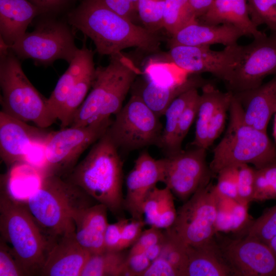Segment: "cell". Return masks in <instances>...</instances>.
Segmentation results:
<instances>
[{
    "mask_svg": "<svg viewBox=\"0 0 276 276\" xmlns=\"http://www.w3.org/2000/svg\"><path fill=\"white\" fill-rule=\"evenodd\" d=\"M66 20L89 37L101 55L110 56L130 48L149 52L159 48L160 38L155 32L117 14L100 0H81L68 12Z\"/></svg>",
    "mask_w": 276,
    "mask_h": 276,
    "instance_id": "cell-1",
    "label": "cell"
},
{
    "mask_svg": "<svg viewBox=\"0 0 276 276\" xmlns=\"http://www.w3.org/2000/svg\"><path fill=\"white\" fill-rule=\"evenodd\" d=\"M63 179L105 205L118 219L124 218L123 162L106 132Z\"/></svg>",
    "mask_w": 276,
    "mask_h": 276,
    "instance_id": "cell-2",
    "label": "cell"
},
{
    "mask_svg": "<svg viewBox=\"0 0 276 276\" xmlns=\"http://www.w3.org/2000/svg\"><path fill=\"white\" fill-rule=\"evenodd\" d=\"M1 238L12 248L28 275H40L57 238L49 235L29 211L25 201L1 188Z\"/></svg>",
    "mask_w": 276,
    "mask_h": 276,
    "instance_id": "cell-3",
    "label": "cell"
},
{
    "mask_svg": "<svg viewBox=\"0 0 276 276\" xmlns=\"http://www.w3.org/2000/svg\"><path fill=\"white\" fill-rule=\"evenodd\" d=\"M139 73L135 64L122 52L110 56L107 65L96 68L90 91L70 126H85L118 113Z\"/></svg>",
    "mask_w": 276,
    "mask_h": 276,
    "instance_id": "cell-4",
    "label": "cell"
},
{
    "mask_svg": "<svg viewBox=\"0 0 276 276\" xmlns=\"http://www.w3.org/2000/svg\"><path fill=\"white\" fill-rule=\"evenodd\" d=\"M228 112L227 129L214 147L209 165L213 176L226 167L251 164L260 169L276 163V145L267 132L245 123L241 104L234 94Z\"/></svg>",
    "mask_w": 276,
    "mask_h": 276,
    "instance_id": "cell-5",
    "label": "cell"
},
{
    "mask_svg": "<svg viewBox=\"0 0 276 276\" xmlns=\"http://www.w3.org/2000/svg\"><path fill=\"white\" fill-rule=\"evenodd\" d=\"M26 203L42 228L57 238L75 231L73 216L76 212L99 202L62 177L46 175Z\"/></svg>",
    "mask_w": 276,
    "mask_h": 276,
    "instance_id": "cell-6",
    "label": "cell"
},
{
    "mask_svg": "<svg viewBox=\"0 0 276 276\" xmlns=\"http://www.w3.org/2000/svg\"><path fill=\"white\" fill-rule=\"evenodd\" d=\"M0 86L2 111L25 122L46 128L57 120L47 99L25 75L20 59L0 39Z\"/></svg>",
    "mask_w": 276,
    "mask_h": 276,
    "instance_id": "cell-7",
    "label": "cell"
},
{
    "mask_svg": "<svg viewBox=\"0 0 276 276\" xmlns=\"http://www.w3.org/2000/svg\"><path fill=\"white\" fill-rule=\"evenodd\" d=\"M67 22L47 18L38 22L31 32H26L8 47L22 60L30 59L38 65L48 66L58 59L69 64L78 52Z\"/></svg>",
    "mask_w": 276,
    "mask_h": 276,
    "instance_id": "cell-8",
    "label": "cell"
},
{
    "mask_svg": "<svg viewBox=\"0 0 276 276\" xmlns=\"http://www.w3.org/2000/svg\"><path fill=\"white\" fill-rule=\"evenodd\" d=\"M219 199L211 182L201 187L179 208L175 222L165 229V234L187 246L209 241L217 234Z\"/></svg>",
    "mask_w": 276,
    "mask_h": 276,
    "instance_id": "cell-9",
    "label": "cell"
},
{
    "mask_svg": "<svg viewBox=\"0 0 276 276\" xmlns=\"http://www.w3.org/2000/svg\"><path fill=\"white\" fill-rule=\"evenodd\" d=\"M111 122L109 119L85 126H69L50 132L44 144L46 163L42 176L65 177L84 151L106 133Z\"/></svg>",
    "mask_w": 276,
    "mask_h": 276,
    "instance_id": "cell-10",
    "label": "cell"
},
{
    "mask_svg": "<svg viewBox=\"0 0 276 276\" xmlns=\"http://www.w3.org/2000/svg\"><path fill=\"white\" fill-rule=\"evenodd\" d=\"M163 129L159 118L133 93L115 115L106 133L118 149L134 151L157 145Z\"/></svg>",
    "mask_w": 276,
    "mask_h": 276,
    "instance_id": "cell-11",
    "label": "cell"
},
{
    "mask_svg": "<svg viewBox=\"0 0 276 276\" xmlns=\"http://www.w3.org/2000/svg\"><path fill=\"white\" fill-rule=\"evenodd\" d=\"M206 149L194 148L162 158V182L179 200L185 202L213 176L206 161Z\"/></svg>",
    "mask_w": 276,
    "mask_h": 276,
    "instance_id": "cell-12",
    "label": "cell"
},
{
    "mask_svg": "<svg viewBox=\"0 0 276 276\" xmlns=\"http://www.w3.org/2000/svg\"><path fill=\"white\" fill-rule=\"evenodd\" d=\"M271 75H276V32L241 45L232 77L226 83L228 91L234 94L255 88Z\"/></svg>",
    "mask_w": 276,
    "mask_h": 276,
    "instance_id": "cell-13",
    "label": "cell"
},
{
    "mask_svg": "<svg viewBox=\"0 0 276 276\" xmlns=\"http://www.w3.org/2000/svg\"><path fill=\"white\" fill-rule=\"evenodd\" d=\"M241 45L226 46L221 51L210 46L174 45L170 47L168 59L189 74L209 73L228 82L239 58Z\"/></svg>",
    "mask_w": 276,
    "mask_h": 276,
    "instance_id": "cell-14",
    "label": "cell"
},
{
    "mask_svg": "<svg viewBox=\"0 0 276 276\" xmlns=\"http://www.w3.org/2000/svg\"><path fill=\"white\" fill-rule=\"evenodd\" d=\"M217 242L235 276H276V256L268 245L247 237Z\"/></svg>",
    "mask_w": 276,
    "mask_h": 276,
    "instance_id": "cell-15",
    "label": "cell"
},
{
    "mask_svg": "<svg viewBox=\"0 0 276 276\" xmlns=\"http://www.w3.org/2000/svg\"><path fill=\"white\" fill-rule=\"evenodd\" d=\"M50 132L0 111V156L8 168L24 162L31 147Z\"/></svg>",
    "mask_w": 276,
    "mask_h": 276,
    "instance_id": "cell-16",
    "label": "cell"
},
{
    "mask_svg": "<svg viewBox=\"0 0 276 276\" xmlns=\"http://www.w3.org/2000/svg\"><path fill=\"white\" fill-rule=\"evenodd\" d=\"M163 166L161 159H156L147 152H142L126 179L127 193L125 210L136 220H143L144 201L156 183L162 182Z\"/></svg>",
    "mask_w": 276,
    "mask_h": 276,
    "instance_id": "cell-17",
    "label": "cell"
},
{
    "mask_svg": "<svg viewBox=\"0 0 276 276\" xmlns=\"http://www.w3.org/2000/svg\"><path fill=\"white\" fill-rule=\"evenodd\" d=\"M91 254L77 241L75 231L58 237L40 275L80 276Z\"/></svg>",
    "mask_w": 276,
    "mask_h": 276,
    "instance_id": "cell-18",
    "label": "cell"
},
{
    "mask_svg": "<svg viewBox=\"0 0 276 276\" xmlns=\"http://www.w3.org/2000/svg\"><path fill=\"white\" fill-rule=\"evenodd\" d=\"M234 95L241 104L245 123L267 132L269 120L276 112V75L258 87Z\"/></svg>",
    "mask_w": 276,
    "mask_h": 276,
    "instance_id": "cell-19",
    "label": "cell"
},
{
    "mask_svg": "<svg viewBox=\"0 0 276 276\" xmlns=\"http://www.w3.org/2000/svg\"><path fill=\"white\" fill-rule=\"evenodd\" d=\"M107 211L105 205L97 203L79 210L73 216L76 239L91 255L105 250L104 235L108 224Z\"/></svg>",
    "mask_w": 276,
    "mask_h": 276,
    "instance_id": "cell-20",
    "label": "cell"
},
{
    "mask_svg": "<svg viewBox=\"0 0 276 276\" xmlns=\"http://www.w3.org/2000/svg\"><path fill=\"white\" fill-rule=\"evenodd\" d=\"M245 36L238 28L230 24L209 25L199 22L198 19L173 35L170 47L174 45L210 46L220 44L226 46L237 43Z\"/></svg>",
    "mask_w": 276,
    "mask_h": 276,
    "instance_id": "cell-21",
    "label": "cell"
},
{
    "mask_svg": "<svg viewBox=\"0 0 276 276\" xmlns=\"http://www.w3.org/2000/svg\"><path fill=\"white\" fill-rule=\"evenodd\" d=\"M40 14V9L29 0H0V39L11 46Z\"/></svg>",
    "mask_w": 276,
    "mask_h": 276,
    "instance_id": "cell-22",
    "label": "cell"
},
{
    "mask_svg": "<svg viewBox=\"0 0 276 276\" xmlns=\"http://www.w3.org/2000/svg\"><path fill=\"white\" fill-rule=\"evenodd\" d=\"M199 22L209 25L230 24L240 29L244 35L254 38L266 34L252 22L247 0H214L206 12L198 18Z\"/></svg>",
    "mask_w": 276,
    "mask_h": 276,
    "instance_id": "cell-23",
    "label": "cell"
},
{
    "mask_svg": "<svg viewBox=\"0 0 276 276\" xmlns=\"http://www.w3.org/2000/svg\"><path fill=\"white\" fill-rule=\"evenodd\" d=\"M188 261L183 276H235L216 239L197 246H187Z\"/></svg>",
    "mask_w": 276,
    "mask_h": 276,
    "instance_id": "cell-24",
    "label": "cell"
},
{
    "mask_svg": "<svg viewBox=\"0 0 276 276\" xmlns=\"http://www.w3.org/2000/svg\"><path fill=\"white\" fill-rule=\"evenodd\" d=\"M94 55V52L88 49L85 43L83 44L47 99L49 107L57 120L61 108L72 90L85 72L95 64Z\"/></svg>",
    "mask_w": 276,
    "mask_h": 276,
    "instance_id": "cell-25",
    "label": "cell"
},
{
    "mask_svg": "<svg viewBox=\"0 0 276 276\" xmlns=\"http://www.w3.org/2000/svg\"><path fill=\"white\" fill-rule=\"evenodd\" d=\"M208 82L199 76H192L183 83L173 85H161L148 80L137 92L145 103L159 117L164 115L170 104L185 91L201 87Z\"/></svg>",
    "mask_w": 276,
    "mask_h": 276,
    "instance_id": "cell-26",
    "label": "cell"
},
{
    "mask_svg": "<svg viewBox=\"0 0 276 276\" xmlns=\"http://www.w3.org/2000/svg\"><path fill=\"white\" fill-rule=\"evenodd\" d=\"M196 117L195 136L192 145L196 147L208 149L207 140L210 122L218 108L226 101L232 98L233 94L223 93L209 82L201 87Z\"/></svg>",
    "mask_w": 276,
    "mask_h": 276,
    "instance_id": "cell-27",
    "label": "cell"
},
{
    "mask_svg": "<svg viewBox=\"0 0 276 276\" xmlns=\"http://www.w3.org/2000/svg\"><path fill=\"white\" fill-rule=\"evenodd\" d=\"M174 195L167 187H155L147 196L143 207L145 221L151 227L159 229L170 227L177 216Z\"/></svg>",
    "mask_w": 276,
    "mask_h": 276,
    "instance_id": "cell-28",
    "label": "cell"
},
{
    "mask_svg": "<svg viewBox=\"0 0 276 276\" xmlns=\"http://www.w3.org/2000/svg\"><path fill=\"white\" fill-rule=\"evenodd\" d=\"M248 204L219 197L216 221L217 233L219 232H242L251 224Z\"/></svg>",
    "mask_w": 276,
    "mask_h": 276,
    "instance_id": "cell-29",
    "label": "cell"
},
{
    "mask_svg": "<svg viewBox=\"0 0 276 276\" xmlns=\"http://www.w3.org/2000/svg\"><path fill=\"white\" fill-rule=\"evenodd\" d=\"M128 255L125 249L91 255L80 276H128Z\"/></svg>",
    "mask_w": 276,
    "mask_h": 276,
    "instance_id": "cell-30",
    "label": "cell"
},
{
    "mask_svg": "<svg viewBox=\"0 0 276 276\" xmlns=\"http://www.w3.org/2000/svg\"><path fill=\"white\" fill-rule=\"evenodd\" d=\"M198 88H191L177 97L165 112V124L157 145L166 154L170 155L172 151L173 141L181 116L189 102L198 93Z\"/></svg>",
    "mask_w": 276,
    "mask_h": 276,
    "instance_id": "cell-31",
    "label": "cell"
},
{
    "mask_svg": "<svg viewBox=\"0 0 276 276\" xmlns=\"http://www.w3.org/2000/svg\"><path fill=\"white\" fill-rule=\"evenodd\" d=\"M95 71V64L90 66L81 76L68 96L58 117L61 128L70 126L75 113L91 88Z\"/></svg>",
    "mask_w": 276,
    "mask_h": 276,
    "instance_id": "cell-32",
    "label": "cell"
},
{
    "mask_svg": "<svg viewBox=\"0 0 276 276\" xmlns=\"http://www.w3.org/2000/svg\"><path fill=\"white\" fill-rule=\"evenodd\" d=\"M188 0H166L163 28L172 35L197 20Z\"/></svg>",
    "mask_w": 276,
    "mask_h": 276,
    "instance_id": "cell-33",
    "label": "cell"
},
{
    "mask_svg": "<svg viewBox=\"0 0 276 276\" xmlns=\"http://www.w3.org/2000/svg\"><path fill=\"white\" fill-rule=\"evenodd\" d=\"M244 237L255 239L267 245L276 235V205L266 210L244 232Z\"/></svg>",
    "mask_w": 276,
    "mask_h": 276,
    "instance_id": "cell-34",
    "label": "cell"
},
{
    "mask_svg": "<svg viewBox=\"0 0 276 276\" xmlns=\"http://www.w3.org/2000/svg\"><path fill=\"white\" fill-rule=\"evenodd\" d=\"M276 199V163L256 169L253 201Z\"/></svg>",
    "mask_w": 276,
    "mask_h": 276,
    "instance_id": "cell-35",
    "label": "cell"
},
{
    "mask_svg": "<svg viewBox=\"0 0 276 276\" xmlns=\"http://www.w3.org/2000/svg\"><path fill=\"white\" fill-rule=\"evenodd\" d=\"M250 19L257 28L266 25L276 32V0H247Z\"/></svg>",
    "mask_w": 276,
    "mask_h": 276,
    "instance_id": "cell-36",
    "label": "cell"
},
{
    "mask_svg": "<svg viewBox=\"0 0 276 276\" xmlns=\"http://www.w3.org/2000/svg\"><path fill=\"white\" fill-rule=\"evenodd\" d=\"M166 0H139L137 13L145 28L155 32L163 28Z\"/></svg>",
    "mask_w": 276,
    "mask_h": 276,
    "instance_id": "cell-37",
    "label": "cell"
},
{
    "mask_svg": "<svg viewBox=\"0 0 276 276\" xmlns=\"http://www.w3.org/2000/svg\"><path fill=\"white\" fill-rule=\"evenodd\" d=\"M199 97L200 94H197L185 107L177 127L170 155L182 150V142L197 117Z\"/></svg>",
    "mask_w": 276,
    "mask_h": 276,
    "instance_id": "cell-38",
    "label": "cell"
},
{
    "mask_svg": "<svg viewBox=\"0 0 276 276\" xmlns=\"http://www.w3.org/2000/svg\"><path fill=\"white\" fill-rule=\"evenodd\" d=\"M236 167L238 201L249 204L253 201L256 168L248 164H242Z\"/></svg>",
    "mask_w": 276,
    "mask_h": 276,
    "instance_id": "cell-39",
    "label": "cell"
},
{
    "mask_svg": "<svg viewBox=\"0 0 276 276\" xmlns=\"http://www.w3.org/2000/svg\"><path fill=\"white\" fill-rule=\"evenodd\" d=\"M217 176V182L214 187L219 196L238 201L237 167L225 168Z\"/></svg>",
    "mask_w": 276,
    "mask_h": 276,
    "instance_id": "cell-40",
    "label": "cell"
},
{
    "mask_svg": "<svg viewBox=\"0 0 276 276\" xmlns=\"http://www.w3.org/2000/svg\"><path fill=\"white\" fill-rule=\"evenodd\" d=\"M0 238V276H25L27 272L13 249Z\"/></svg>",
    "mask_w": 276,
    "mask_h": 276,
    "instance_id": "cell-41",
    "label": "cell"
},
{
    "mask_svg": "<svg viewBox=\"0 0 276 276\" xmlns=\"http://www.w3.org/2000/svg\"><path fill=\"white\" fill-rule=\"evenodd\" d=\"M232 98L224 102L218 108L210 122L208 134V148L211 147L224 130Z\"/></svg>",
    "mask_w": 276,
    "mask_h": 276,
    "instance_id": "cell-42",
    "label": "cell"
},
{
    "mask_svg": "<svg viewBox=\"0 0 276 276\" xmlns=\"http://www.w3.org/2000/svg\"><path fill=\"white\" fill-rule=\"evenodd\" d=\"M165 238L161 229L151 227L143 231L137 240L131 246L129 254L144 253L150 246L163 241Z\"/></svg>",
    "mask_w": 276,
    "mask_h": 276,
    "instance_id": "cell-43",
    "label": "cell"
},
{
    "mask_svg": "<svg viewBox=\"0 0 276 276\" xmlns=\"http://www.w3.org/2000/svg\"><path fill=\"white\" fill-rule=\"evenodd\" d=\"M146 224L144 220H128L122 229L120 250L126 249L137 240Z\"/></svg>",
    "mask_w": 276,
    "mask_h": 276,
    "instance_id": "cell-44",
    "label": "cell"
},
{
    "mask_svg": "<svg viewBox=\"0 0 276 276\" xmlns=\"http://www.w3.org/2000/svg\"><path fill=\"white\" fill-rule=\"evenodd\" d=\"M128 219L122 218L113 223H108L104 235V247L105 250H120L122 232Z\"/></svg>",
    "mask_w": 276,
    "mask_h": 276,
    "instance_id": "cell-45",
    "label": "cell"
},
{
    "mask_svg": "<svg viewBox=\"0 0 276 276\" xmlns=\"http://www.w3.org/2000/svg\"><path fill=\"white\" fill-rule=\"evenodd\" d=\"M142 276H179L176 269L164 257L152 261Z\"/></svg>",
    "mask_w": 276,
    "mask_h": 276,
    "instance_id": "cell-46",
    "label": "cell"
},
{
    "mask_svg": "<svg viewBox=\"0 0 276 276\" xmlns=\"http://www.w3.org/2000/svg\"><path fill=\"white\" fill-rule=\"evenodd\" d=\"M151 263L145 253L129 254L127 259L128 276H142Z\"/></svg>",
    "mask_w": 276,
    "mask_h": 276,
    "instance_id": "cell-47",
    "label": "cell"
},
{
    "mask_svg": "<svg viewBox=\"0 0 276 276\" xmlns=\"http://www.w3.org/2000/svg\"><path fill=\"white\" fill-rule=\"evenodd\" d=\"M108 8L133 21L137 13L127 0H100Z\"/></svg>",
    "mask_w": 276,
    "mask_h": 276,
    "instance_id": "cell-48",
    "label": "cell"
},
{
    "mask_svg": "<svg viewBox=\"0 0 276 276\" xmlns=\"http://www.w3.org/2000/svg\"><path fill=\"white\" fill-rule=\"evenodd\" d=\"M36 6L42 14H54L66 8L73 0H29Z\"/></svg>",
    "mask_w": 276,
    "mask_h": 276,
    "instance_id": "cell-49",
    "label": "cell"
},
{
    "mask_svg": "<svg viewBox=\"0 0 276 276\" xmlns=\"http://www.w3.org/2000/svg\"><path fill=\"white\" fill-rule=\"evenodd\" d=\"M197 18L204 15L211 7L214 0H188Z\"/></svg>",
    "mask_w": 276,
    "mask_h": 276,
    "instance_id": "cell-50",
    "label": "cell"
},
{
    "mask_svg": "<svg viewBox=\"0 0 276 276\" xmlns=\"http://www.w3.org/2000/svg\"><path fill=\"white\" fill-rule=\"evenodd\" d=\"M165 239L162 242L150 246L145 251V253L146 255L151 262L160 255L163 248Z\"/></svg>",
    "mask_w": 276,
    "mask_h": 276,
    "instance_id": "cell-51",
    "label": "cell"
},
{
    "mask_svg": "<svg viewBox=\"0 0 276 276\" xmlns=\"http://www.w3.org/2000/svg\"><path fill=\"white\" fill-rule=\"evenodd\" d=\"M267 245L276 256V235L269 241Z\"/></svg>",
    "mask_w": 276,
    "mask_h": 276,
    "instance_id": "cell-52",
    "label": "cell"
},
{
    "mask_svg": "<svg viewBox=\"0 0 276 276\" xmlns=\"http://www.w3.org/2000/svg\"><path fill=\"white\" fill-rule=\"evenodd\" d=\"M137 13V7L139 0H127Z\"/></svg>",
    "mask_w": 276,
    "mask_h": 276,
    "instance_id": "cell-53",
    "label": "cell"
},
{
    "mask_svg": "<svg viewBox=\"0 0 276 276\" xmlns=\"http://www.w3.org/2000/svg\"><path fill=\"white\" fill-rule=\"evenodd\" d=\"M273 136L274 137L275 141L276 142V112L275 113V118L273 127Z\"/></svg>",
    "mask_w": 276,
    "mask_h": 276,
    "instance_id": "cell-54",
    "label": "cell"
}]
</instances>
